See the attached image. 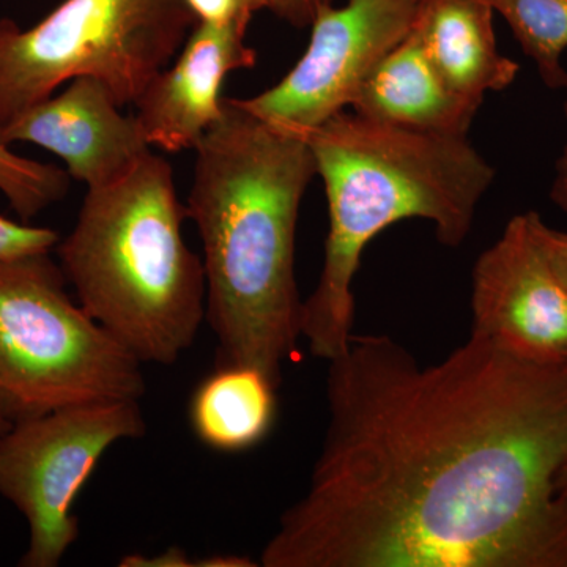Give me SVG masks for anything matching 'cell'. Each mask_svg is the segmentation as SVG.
I'll use <instances>...</instances> for the list:
<instances>
[{"label":"cell","instance_id":"ac0fdd59","mask_svg":"<svg viewBox=\"0 0 567 567\" xmlns=\"http://www.w3.org/2000/svg\"><path fill=\"white\" fill-rule=\"evenodd\" d=\"M197 22L251 24L254 14L268 10V0H183Z\"/></svg>","mask_w":567,"mask_h":567},{"label":"cell","instance_id":"603a6c76","mask_svg":"<svg viewBox=\"0 0 567 567\" xmlns=\"http://www.w3.org/2000/svg\"><path fill=\"white\" fill-rule=\"evenodd\" d=\"M558 488L561 492H567V461L558 476Z\"/></svg>","mask_w":567,"mask_h":567},{"label":"cell","instance_id":"4fadbf2b","mask_svg":"<svg viewBox=\"0 0 567 567\" xmlns=\"http://www.w3.org/2000/svg\"><path fill=\"white\" fill-rule=\"evenodd\" d=\"M494 17L484 0H424L415 25L451 91L477 110L487 93L506 91L520 71L498 50Z\"/></svg>","mask_w":567,"mask_h":567},{"label":"cell","instance_id":"9c48e42d","mask_svg":"<svg viewBox=\"0 0 567 567\" xmlns=\"http://www.w3.org/2000/svg\"><path fill=\"white\" fill-rule=\"evenodd\" d=\"M472 309L473 333L533 360H567V289L537 245L532 212L477 257Z\"/></svg>","mask_w":567,"mask_h":567},{"label":"cell","instance_id":"277c9868","mask_svg":"<svg viewBox=\"0 0 567 567\" xmlns=\"http://www.w3.org/2000/svg\"><path fill=\"white\" fill-rule=\"evenodd\" d=\"M185 219L173 166L151 151L89 188L55 246L78 303L141 363H177L207 315L203 257L183 238Z\"/></svg>","mask_w":567,"mask_h":567},{"label":"cell","instance_id":"ffe728a7","mask_svg":"<svg viewBox=\"0 0 567 567\" xmlns=\"http://www.w3.org/2000/svg\"><path fill=\"white\" fill-rule=\"evenodd\" d=\"M334 2L336 0H268V10L292 28L305 29L311 25L322 7Z\"/></svg>","mask_w":567,"mask_h":567},{"label":"cell","instance_id":"5b68a950","mask_svg":"<svg viewBox=\"0 0 567 567\" xmlns=\"http://www.w3.org/2000/svg\"><path fill=\"white\" fill-rule=\"evenodd\" d=\"M66 284L50 254L0 260V417L9 424L147 391L141 361Z\"/></svg>","mask_w":567,"mask_h":567},{"label":"cell","instance_id":"7402d4cb","mask_svg":"<svg viewBox=\"0 0 567 567\" xmlns=\"http://www.w3.org/2000/svg\"><path fill=\"white\" fill-rule=\"evenodd\" d=\"M565 117L567 122V96L565 100ZM550 199L557 205L559 210L567 215V145L565 151L559 155L557 164H555L554 182H551Z\"/></svg>","mask_w":567,"mask_h":567},{"label":"cell","instance_id":"44dd1931","mask_svg":"<svg viewBox=\"0 0 567 567\" xmlns=\"http://www.w3.org/2000/svg\"><path fill=\"white\" fill-rule=\"evenodd\" d=\"M196 559L189 557L183 548L171 547L158 557L147 558L144 555H126L121 559L122 567H192L197 566Z\"/></svg>","mask_w":567,"mask_h":567},{"label":"cell","instance_id":"8992f818","mask_svg":"<svg viewBox=\"0 0 567 567\" xmlns=\"http://www.w3.org/2000/svg\"><path fill=\"white\" fill-rule=\"evenodd\" d=\"M196 24L183 0H65L28 29L0 18V128L81 76L133 104Z\"/></svg>","mask_w":567,"mask_h":567},{"label":"cell","instance_id":"cb8c5ba5","mask_svg":"<svg viewBox=\"0 0 567 567\" xmlns=\"http://www.w3.org/2000/svg\"><path fill=\"white\" fill-rule=\"evenodd\" d=\"M11 427V424L7 423V421H3L2 417H0V434H3V432L9 431Z\"/></svg>","mask_w":567,"mask_h":567},{"label":"cell","instance_id":"d6986e66","mask_svg":"<svg viewBox=\"0 0 567 567\" xmlns=\"http://www.w3.org/2000/svg\"><path fill=\"white\" fill-rule=\"evenodd\" d=\"M533 234L554 274L567 289V234L554 229L532 212Z\"/></svg>","mask_w":567,"mask_h":567},{"label":"cell","instance_id":"2e32d148","mask_svg":"<svg viewBox=\"0 0 567 567\" xmlns=\"http://www.w3.org/2000/svg\"><path fill=\"white\" fill-rule=\"evenodd\" d=\"M70 181L62 167L18 155L0 137V194L22 221H31L62 200Z\"/></svg>","mask_w":567,"mask_h":567},{"label":"cell","instance_id":"5bb4252c","mask_svg":"<svg viewBox=\"0 0 567 567\" xmlns=\"http://www.w3.org/2000/svg\"><path fill=\"white\" fill-rule=\"evenodd\" d=\"M276 388L249 365L218 363L189 401L194 434L205 446L221 453L251 450L274 427Z\"/></svg>","mask_w":567,"mask_h":567},{"label":"cell","instance_id":"9a60e30c","mask_svg":"<svg viewBox=\"0 0 567 567\" xmlns=\"http://www.w3.org/2000/svg\"><path fill=\"white\" fill-rule=\"evenodd\" d=\"M509 24L522 51L550 91L567 89V0H484Z\"/></svg>","mask_w":567,"mask_h":567},{"label":"cell","instance_id":"52a82bcc","mask_svg":"<svg viewBox=\"0 0 567 567\" xmlns=\"http://www.w3.org/2000/svg\"><path fill=\"white\" fill-rule=\"evenodd\" d=\"M147 431L140 401L70 405L0 434V496L29 525L21 567H58L80 537L73 506L106 451Z\"/></svg>","mask_w":567,"mask_h":567},{"label":"cell","instance_id":"ba28073f","mask_svg":"<svg viewBox=\"0 0 567 567\" xmlns=\"http://www.w3.org/2000/svg\"><path fill=\"white\" fill-rule=\"evenodd\" d=\"M423 6L424 0H344L322 7L293 69L238 103L270 125L306 136L350 107L361 82L413 31Z\"/></svg>","mask_w":567,"mask_h":567},{"label":"cell","instance_id":"e0dca14e","mask_svg":"<svg viewBox=\"0 0 567 567\" xmlns=\"http://www.w3.org/2000/svg\"><path fill=\"white\" fill-rule=\"evenodd\" d=\"M59 241L61 235L51 227L29 226L0 216V260L51 254Z\"/></svg>","mask_w":567,"mask_h":567},{"label":"cell","instance_id":"7c38bea8","mask_svg":"<svg viewBox=\"0 0 567 567\" xmlns=\"http://www.w3.org/2000/svg\"><path fill=\"white\" fill-rule=\"evenodd\" d=\"M350 107L371 121L445 136H468L480 111L451 91L415 28L361 82Z\"/></svg>","mask_w":567,"mask_h":567},{"label":"cell","instance_id":"30bf717a","mask_svg":"<svg viewBox=\"0 0 567 567\" xmlns=\"http://www.w3.org/2000/svg\"><path fill=\"white\" fill-rule=\"evenodd\" d=\"M0 137L54 153L87 189L117 181L152 151L134 114L123 115L110 87L91 76L70 81L65 91L22 112L0 128Z\"/></svg>","mask_w":567,"mask_h":567},{"label":"cell","instance_id":"7a4b0ae2","mask_svg":"<svg viewBox=\"0 0 567 567\" xmlns=\"http://www.w3.org/2000/svg\"><path fill=\"white\" fill-rule=\"evenodd\" d=\"M186 216L203 244L207 315L219 364L249 365L279 386L301 338L295 237L317 177L305 136L226 99L194 147Z\"/></svg>","mask_w":567,"mask_h":567},{"label":"cell","instance_id":"6da1fadb","mask_svg":"<svg viewBox=\"0 0 567 567\" xmlns=\"http://www.w3.org/2000/svg\"><path fill=\"white\" fill-rule=\"evenodd\" d=\"M328 425L264 567H567V360L386 334L328 363Z\"/></svg>","mask_w":567,"mask_h":567},{"label":"cell","instance_id":"3957f363","mask_svg":"<svg viewBox=\"0 0 567 567\" xmlns=\"http://www.w3.org/2000/svg\"><path fill=\"white\" fill-rule=\"evenodd\" d=\"M305 137L330 224L322 274L301 309V338L312 357L330 363L353 334V281L365 246L395 223L425 219L440 244L457 248L495 171L466 136L415 132L353 111Z\"/></svg>","mask_w":567,"mask_h":567},{"label":"cell","instance_id":"8fae6325","mask_svg":"<svg viewBox=\"0 0 567 567\" xmlns=\"http://www.w3.org/2000/svg\"><path fill=\"white\" fill-rule=\"evenodd\" d=\"M249 24L197 22L181 51L133 103L134 117L151 147L166 153L194 151L223 112L224 81L256 65L246 44Z\"/></svg>","mask_w":567,"mask_h":567}]
</instances>
